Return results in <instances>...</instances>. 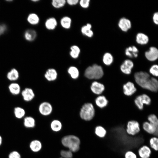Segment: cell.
Here are the masks:
<instances>
[{
    "label": "cell",
    "instance_id": "17",
    "mask_svg": "<svg viewBox=\"0 0 158 158\" xmlns=\"http://www.w3.org/2000/svg\"><path fill=\"white\" fill-rule=\"evenodd\" d=\"M57 25V22L56 19L53 17L48 18L45 23V26L47 30H54Z\"/></svg>",
    "mask_w": 158,
    "mask_h": 158
},
{
    "label": "cell",
    "instance_id": "29",
    "mask_svg": "<svg viewBox=\"0 0 158 158\" xmlns=\"http://www.w3.org/2000/svg\"><path fill=\"white\" fill-rule=\"evenodd\" d=\"M13 112L16 118L18 119H22L24 117L25 114V109L19 107H15L14 108Z\"/></svg>",
    "mask_w": 158,
    "mask_h": 158
},
{
    "label": "cell",
    "instance_id": "9",
    "mask_svg": "<svg viewBox=\"0 0 158 158\" xmlns=\"http://www.w3.org/2000/svg\"><path fill=\"white\" fill-rule=\"evenodd\" d=\"M134 66L132 61L129 59L125 60L120 66V69L121 72L126 75L130 74Z\"/></svg>",
    "mask_w": 158,
    "mask_h": 158
},
{
    "label": "cell",
    "instance_id": "28",
    "mask_svg": "<svg viewBox=\"0 0 158 158\" xmlns=\"http://www.w3.org/2000/svg\"><path fill=\"white\" fill-rule=\"evenodd\" d=\"M67 71L71 77L73 79H76L79 77V71L75 66H70L68 68Z\"/></svg>",
    "mask_w": 158,
    "mask_h": 158
},
{
    "label": "cell",
    "instance_id": "44",
    "mask_svg": "<svg viewBox=\"0 0 158 158\" xmlns=\"http://www.w3.org/2000/svg\"><path fill=\"white\" fill-rule=\"evenodd\" d=\"M7 29L6 25L4 24H0V36L4 34Z\"/></svg>",
    "mask_w": 158,
    "mask_h": 158
},
{
    "label": "cell",
    "instance_id": "5",
    "mask_svg": "<svg viewBox=\"0 0 158 158\" xmlns=\"http://www.w3.org/2000/svg\"><path fill=\"white\" fill-rule=\"evenodd\" d=\"M141 130L140 124L138 121L131 120L128 122L126 125V131L128 135L135 136L138 134Z\"/></svg>",
    "mask_w": 158,
    "mask_h": 158
},
{
    "label": "cell",
    "instance_id": "11",
    "mask_svg": "<svg viewBox=\"0 0 158 158\" xmlns=\"http://www.w3.org/2000/svg\"><path fill=\"white\" fill-rule=\"evenodd\" d=\"M23 99L25 101L29 102L32 101L35 97L33 90L31 88L26 87L21 92Z\"/></svg>",
    "mask_w": 158,
    "mask_h": 158
},
{
    "label": "cell",
    "instance_id": "10",
    "mask_svg": "<svg viewBox=\"0 0 158 158\" xmlns=\"http://www.w3.org/2000/svg\"><path fill=\"white\" fill-rule=\"evenodd\" d=\"M152 152V150L149 146L144 145L139 148L138 153L140 158H150Z\"/></svg>",
    "mask_w": 158,
    "mask_h": 158
},
{
    "label": "cell",
    "instance_id": "36",
    "mask_svg": "<svg viewBox=\"0 0 158 158\" xmlns=\"http://www.w3.org/2000/svg\"><path fill=\"white\" fill-rule=\"evenodd\" d=\"M148 121L151 123L158 126V119L157 116L154 114H151L147 117Z\"/></svg>",
    "mask_w": 158,
    "mask_h": 158
},
{
    "label": "cell",
    "instance_id": "6",
    "mask_svg": "<svg viewBox=\"0 0 158 158\" xmlns=\"http://www.w3.org/2000/svg\"><path fill=\"white\" fill-rule=\"evenodd\" d=\"M135 105L139 109L142 110L144 104L149 105L151 103L150 97L146 94H143L137 96L134 100Z\"/></svg>",
    "mask_w": 158,
    "mask_h": 158
},
{
    "label": "cell",
    "instance_id": "22",
    "mask_svg": "<svg viewBox=\"0 0 158 158\" xmlns=\"http://www.w3.org/2000/svg\"><path fill=\"white\" fill-rule=\"evenodd\" d=\"M23 125L27 128H34L35 125V121L32 117L27 116L24 118Z\"/></svg>",
    "mask_w": 158,
    "mask_h": 158
},
{
    "label": "cell",
    "instance_id": "8",
    "mask_svg": "<svg viewBox=\"0 0 158 158\" xmlns=\"http://www.w3.org/2000/svg\"><path fill=\"white\" fill-rule=\"evenodd\" d=\"M51 105L48 102H43L41 103L39 107V111L42 115L47 116L50 115L52 111Z\"/></svg>",
    "mask_w": 158,
    "mask_h": 158
},
{
    "label": "cell",
    "instance_id": "38",
    "mask_svg": "<svg viewBox=\"0 0 158 158\" xmlns=\"http://www.w3.org/2000/svg\"><path fill=\"white\" fill-rule=\"evenodd\" d=\"M92 26L91 24L87 23L86 25L83 26L81 28V32L82 34L84 35L87 32L91 30Z\"/></svg>",
    "mask_w": 158,
    "mask_h": 158
},
{
    "label": "cell",
    "instance_id": "14",
    "mask_svg": "<svg viewBox=\"0 0 158 158\" xmlns=\"http://www.w3.org/2000/svg\"><path fill=\"white\" fill-rule=\"evenodd\" d=\"M145 57L150 61H154L157 60L158 57V50L155 47H150L149 50L145 53Z\"/></svg>",
    "mask_w": 158,
    "mask_h": 158
},
{
    "label": "cell",
    "instance_id": "42",
    "mask_svg": "<svg viewBox=\"0 0 158 158\" xmlns=\"http://www.w3.org/2000/svg\"><path fill=\"white\" fill-rule=\"evenodd\" d=\"M90 0H81L79 1V3L82 8H87L90 5Z\"/></svg>",
    "mask_w": 158,
    "mask_h": 158
},
{
    "label": "cell",
    "instance_id": "45",
    "mask_svg": "<svg viewBox=\"0 0 158 158\" xmlns=\"http://www.w3.org/2000/svg\"><path fill=\"white\" fill-rule=\"evenodd\" d=\"M153 20L154 23L157 25L158 23V13L157 12L154 13L153 16Z\"/></svg>",
    "mask_w": 158,
    "mask_h": 158
},
{
    "label": "cell",
    "instance_id": "16",
    "mask_svg": "<svg viewBox=\"0 0 158 158\" xmlns=\"http://www.w3.org/2000/svg\"><path fill=\"white\" fill-rule=\"evenodd\" d=\"M58 74L56 70L53 68H50L46 71L44 76L47 80L52 81L55 80L57 77Z\"/></svg>",
    "mask_w": 158,
    "mask_h": 158
},
{
    "label": "cell",
    "instance_id": "15",
    "mask_svg": "<svg viewBox=\"0 0 158 158\" xmlns=\"http://www.w3.org/2000/svg\"><path fill=\"white\" fill-rule=\"evenodd\" d=\"M118 26L122 31L126 32L131 28V24L129 20L125 18H122L119 20Z\"/></svg>",
    "mask_w": 158,
    "mask_h": 158
},
{
    "label": "cell",
    "instance_id": "33",
    "mask_svg": "<svg viewBox=\"0 0 158 158\" xmlns=\"http://www.w3.org/2000/svg\"><path fill=\"white\" fill-rule=\"evenodd\" d=\"M50 126L52 130L55 132L59 131L62 127L61 122L57 120H53L51 123Z\"/></svg>",
    "mask_w": 158,
    "mask_h": 158
},
{
    "label": "cell",
    "instance_id": "47",
    "mask_svg": "<svg viewBox=\"0 0 158 158\" xmlns=\"http://www.w3.org/2000/svg\"><path fill=\"white\" fill-rule=\"evenodd\" d=\"M39 0H32V1H39Z\"/></svg>",
    "mask_w": 158,
    "mask_h": 158
},
{
    "label": "cell",
    "instance_id": "46",
    "mask_svg": "<svg viewBox=\"0 0 158 158\" xmlns=\"http://www.w3.org/2000/svg\"><path fill=\"white\" fill-rule=\"evenodd\" d=\"M2 138L1 136L0 135V146L1 145L2 143Z\"/></svg>",
    "mask_w": 158,
    "mask_h": 158
},
{
    "label": "cell",
    "instance_id": "3",
    "mask_svg": "<svg viewBox=\"0 0 158 158\" xmlns=\"http://www.w3.org/2000/svg\"><path fill=\"white\" fill-rule=\"evenodd\" d=\"M104 75V71L100 66L95 64L88 67L85 70L84 75L90 79H99Z\"/></svg>",
    "mask_w": 158,
    "mask_h": 158
},
{
    "label": "cell",
    "instance_id": "30",
    "mask_svg": "<svg viewBox=\"0 0 158 158\" xmlns=\"http://www.w3.org/2000/svg\"><path fill=\"white\" fill-rule=\"evenodd\" d=\"M25 37L27 40L32 41L34 40L37 36V33L34 30L30 29L25 31Z\"/></svg>",
    "mask_w": 158,
    "mask_h": 158
},
{
    "label": "cell",
    "instance_id": "7",
    "mask_svg": "<svg viewBox=\"0 0 158 158\" xmlns=\"http://www.w3.org/2000/svg\"><path fill=\"white\" fill-rule=\"evenodd\" d=\"M142 129L147 133L157 137L158 126H155L148 121H145L142 124Z\"/></svg>",
    "mask_w": 158,
    "mask_h": 158
},
{
    "label": "cell",
    "instance_id": "25",
    "mask_svg": "<svg viewBox=\"0 0 158 158\" xmlns=\"http://www.w3.org/2000/svg\"><path fill=\"white\" fill-rule=\"evenodd\" d=\"M60 23L63 28L66 29H69L71 26L72 20L69 17L64 16L61 19Z\"/></svg>",
    "mask_w": 158,
    "mask_h": 158
},
{
    "label": "cell",
    "instance_id": "27",
    "mask_svg": "<svg viewBox=\"0 0 158 158\" xmlns=\"http://www.w3.org/2000/svg\"><path fill=\"white\" fill-rule=\"evenodd\" d=\"M95 135L100 138L105 137L107 133L105 128L101 126H98L95 128Z\"/></svg>",
    "mask_w": 158,
    "mask_h": 158
},
{
    "label": "cell",
    "instance_id": "24",
    "mask_svg": "<svg viewBox=\"0 0 158 158\" xmlns=\"http://www.w3.org/2000/svg\"><path fill=\"white\" fill-rule=\"evenodd\" d=\"M136 40L139 44L144 45L146 44L148 42V37L145 34L142 33H139L136 36Z\"/></svg>",
    "mask_w": 158,
    "mask_h": 158
},
{
    "label": "cell",
    "instance_id": "20",
    "mask_svg": "<svg viewBox=\"0 0 158 158\" xmlns=\"http://www.w3.org/2000/svg\"><path fill=\"white\" fill-rule=\"evenodd\" d=\"M19 77V73L18 71L15 68H13L8 71L6 75L8 79L11 81L17 80Z\"/></svg>",
    "mask_w": 158,
    "mask_h": 158
},
{
    "label": "cell",
    "instance_id": "1",
    "mask_svg": "<svg viewBox=\"0 0 158 158\" xmlns=\"http://www.w3.org/2000/svg\"><path fill=\"white\" fill-rule=\"evenodd\" d=\"M134 78L136 83L144 89L156 92L158 89V82L156 79L150 77L146 72L140 71L134 74Z\"/></svg>",
    "mask_w": 158,
    "mask_h": 158
},
{
    "label": "cell",
    "instance_id": "48",
    "mask_svg": "<svg viewBox=\"0 0 158 158\" xmlns=\"http://www.w3.org/2000/svg\"><path fill=\"white\" fill-rule=\"evenodd\" d=\"M62 158V157H61V158Z\"/></svg>",
    "mask_w": 158,
    "mask_h": 158
},
{
    "label": "cell",
    "instance_id": "21",
    "mask_svg": "<svg viewBox=\"0 0 158 158\" xmlns=\"http://www.w3.org/2000/svg\"><path fill=\"white\" fill-rule=\"evenodd\" d=\"M95 103L98 107L102 108L107 105L108 101L104 96L100 95L97 97L95 99Z\"/></svg>",
    "mask_w": 158,
    "mask_h": 158
},
{
    "label": "cell",
    "instance_id": "41",
    "mask_svg": "<svg viewBox=\"0 0 158 158\" xmlns=\"http://www.w3.org/2000/svg\"><path fill=\"white\" fill-rule=\"evenodd\" d=\"M8 158H21V155L19 152L14 150L9 153Z\"/></svg>",
    "mask_w": 158,
    "mask_h": 158
},
{
    "label": "cell",
    "instance_id": "40",
    "mask_svg": "<svg viewBox=\"0 0 158 158\" xmlns=\"http://www.w3.org/2000/svg\"><path fill=\"white\" fill-rule=\"evenodd\" d=\"M124 158H138L137 155L131 150L126 151L124 154Z\"/></svg>",
    "mask_w": 158,
    "mask_h": 158
},
{
    "label": "cell",
    "instance_id": "34",
    "mask_svg": "<svg viewBox=\"0 0 158 158\" xmlns=\"http://www.w3.org/2000/svg\"><path fill=\"white\" fill-rule=\"evenodd\" d=\"M28 20L31 24L35 25L38 23L40 21L38 16L36 14H30L28 17Z\"/></svg>",
    "mask_w": 158,
    "mask_h": 158
},
{
    "label": "cell",
    "instance_id": "12",
    "mask_svg": "<svg viewBox=\"0 0 158 158\" xmlns=\"http://www.w3.org/2000/svg\"><path fill=\"white\" fill-rule=\"evenodd\" d=\"M124 94L127 96H130L134 94L137 89L134 84L131 82H128L123 85Z\"/></svg>",
    "mask_w": 158,
    "mask_h": 158
},
{
    "label": "cell",
    "instance_id": "23",
    "mask_svg": "<svg viewBox=\"0 0 158 158\" xmlns=\"http://www.w3.org/2000/svg\"><path fill=\"white\" fill-rule=\"evenodd\" d=\"M138 52L137 48L135 46L129 47L125 50V54L130 58L137 57L138 56Z\"/></svg>",
    "mask_w": 158,
    "mask_h": 158
},
{
    "label": "cell",
    "instance_id": "26",
    "mask_svg": "<svg viewBox=\"0 0 158 158\" xmlns=\"http://www.w3.org/2000/svg\"><path fill=\"white\" fill-rule=\"evenodd\" d=\"M69 54L73 59H76L79 56L80 53V49L79 47L76 45H73L70 48Z\"/></svg>",
    "mask_w": 158,
    "mask_h": 158
},
{
    "label": "cell",
    "instance_id": "4",
    "mask_svg": "<svg viewBox=\"0 0 158 158\" xmlns=\"http://www.w3.org/2000/svg\"><path fill=\"white\" fill-rule=\"evenodd\" d=\"M95 114L94 107L90 103L84 104L82 106L79 113L80 118L86 121H90L94 117Z\"/></svg>",
    "mask_w": 158,
    "mask_h": 158
},
{
    "label": "cell",
    "instance_id": "35",
    "mask_svg": "<svg viewBox=\"0 0 158 158\" xmlns=\"http://www.w3.org/2000/svg\"><path fill=\"white\" fill-rule=\"evenodd\" d=\"M66 3V1L65 0H53L51 2L52 6L56 8H62Z\"/></svg>",
    "mask_w": 158,
    "mask_h": 158
},
{
    "label": "cell",
    "instance_id": "39",
    "mask_svg": "<svg viewBox=\"0 0 158 158\" xmlns=\"http://www.w3.org/2000/svg\"><path fill=\"white\" fill-rule=\"evenodd\" d=\"M150 73L153 75L157 77L158 75V66L154 64L150 67L149 70Z\"/></svg>",
    "mask_w": 158,
    "mask_h": 158
},
{
    "label": "cell",
    "instance_id": "2",
    "mask_svg": "<svg viewBox=\"0 0 158 158\" xmlns=\"http://www.w3.org/2000/svg\"><path fill=\"white\" fill-rule=\"evenodd\" d=\"M61 142L63 146L68 148L72 152H76L79 149L80 140L76 136L69 135L65 136L62 138Z\"/></svg>",
    "mask_w": 158,
    "mask_h": 158
},
{
    "label": "cell",
    "instance_id": "37",
    "mask_svg": "<svg viewBox=\"0 0 158 158\" xmlns=\"http://www.w3.org/2000/svg\"><path fill=\"white\" fill-rule=\"evenodd\" d=\"M60 154L63 158H72L73 157L72 152L70 150H62Z\"/></svg>",
    "mask_w": 158,
    "mask_h": 158
},
{
    "label": "cell",
    "instance_id": "18",
    "mask_svg": "<svg viewBox=\"0 0 158 158\" xmlns=\"http://www.w3.org/2000/svg\"><path fill=\"white\" fill-rule=\"evenodd\" d=\"M30 150L33 152H37L40 151L42 148V144L39 140H32L29 144Z\"/></svg>",
    "mask_w": 158,
    "mask_h": 158
},
{
    "label": "cell",
    "instance_id": "32",
    "mask_svg": "<svg viewBox=\"0 0 158 158\" xmlns=\"http://www.w3.org/2000/svg\"><path fill=\"white\" fill-rule=\"evenodd\" d=\"M150 147L152 150L157 152L158 150V139L157 137L153 136L150 138L149 140Z\"/></svg>",
    "mask_w": 158,
    "mask_h": 158
},
{
    "label": "cell",
    "instance_id": "13",
    "mask_svg": "<svg viewBox=\"0 0 158 158\" xmlns=\"http://www.w3.org/2000/svg\"><path fill=\"white\" fill-rule=\"evenodd\" d=\"M90 89L93 93L96 95H100L104 91V85L97 81L93 82L90 86Z\"/></svg>",
    "mask_w": 158,
    "mask_h": 158
},
{
    "label": "cell",
    "instance_id": "31",
    "mask_svg": "<svg viewBox=\"0 0 158 158\" xmlns=\"http://www.w3.org/2000/svg\"><path fill=\"white\" fill-rule=\"evenodd\" d=\"M114 58L110 53L107 52L105 53L103 56L102 61L104 64L107 66L111 65L113 61Z\"/></svg>",
    "mask_w": 158,
    "mask_h": 158
},
{
    "label": "cell",
    "instance_id": "19",
    "mask_svg": "<svg viewBox=\"0 0 158 158\" xmlns=\"http://www.w3.org/2000/svg\"><path fill=\"white\" fill-rule=\"evenodd\" d=\"M8 88L10 92L13 95H17L21 92V88L18 83L13 82L9 84Z\"/></svg>",
    "mask_w": 158,
    "mask_h": 158
},
{
    "label": "cell",
    "instance_id": "43",
    "mask_svg": "<svg viewBox=\"0 0 158 158\" xmlns=\"http://www.w3.org/2000/svg\"><path fill=\"white\" fill-rule=\"evenodd\" d=\"M78 0H67L66 3L70 6H74L77 4L79 3Z\"/></svg>",
    "mask_w": 158,
    "mask_h": 158
}]
</instances>
